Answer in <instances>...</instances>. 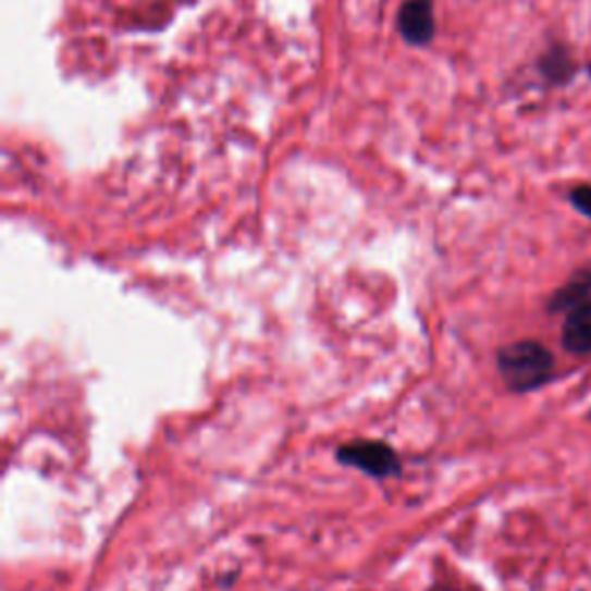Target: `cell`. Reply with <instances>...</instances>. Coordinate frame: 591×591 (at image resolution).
<instances>
[{"instance_id": "obj_1", "label": "cell", "mask_w": 591, "mask_h": 591, "mask_svg": "<svg viewBox=\"0 0 591 591\" xmlns=\"http://www.w3.org/2000/svg\"><path fill=\"white\" fill-rule=\"evenodd\" d=\"M497 370L510 393L525 395L550 384L555 356L539 340H518L497 352Z\"/></svg>"}, {"instance_id": "obj_2", "label": "cell", "mask_w": 591, "mask_h": 591, "mask_svg": "<svg viewBox=\"0 0 591 591\" xmlns=\"http://www.w3.org/2000/svg\"><path fill=\"white\" fill-rule=\"evenodd\" d=\"M335 460L342 467L358 469L360 473L377 481L399 479L403 476V460H399L397 451L379 440H356L342 444L335 451Z\"/></svg>"}, {"instance_id": "obj_3", "label": "cell", "mask_w": 591, "mask_h": 591, "mask_svg": "<svg viewBox=\"0 0 591 591\" xmlns=\"http://www.w3.org/2000/svg\"><path fill=\"white\" fill-rule=\"evenodd\" d=\"M397 26L409 45H414V47L428 45L434 37L432 0H407V3L399 8Z\"/></svg>"}, {"instance_id": "obj_4", "label": "cell", "mask_w": 591, "mask_h": 591, "mask_svg": "<svg viewBox=\"0 0 591 591\" xmlns=\"http://www.w3.org/2000/svg\"><path fill=\"white\" fill-rule=\"evenodd\" d=\"M562 347L574 356L591 354V300L566 315L562 327Z\"/></svg>"}, {"instance_id": "obj_5", "label": "cell", "mask_w": 591, "mask_h": 591, "mask_svg": "<svg viewBox=\"0 0 591 591\" xmlns=\"http://www.w3.org/2000/svg\"><path fill=\"white\" fill-rule=\"evenodd\" d=\"M591 296V271L582 269L570 275L562 287L547 298L550 315H568L570 310L580 308Z\"/></svg>"}, {"instance_id": "obj_6", "label": "cell", "mask_w": 591, "mask_h": 591, "mask_svg": "<svg viewBox=\"0 0 591 591\" xmlns=\"http://www.w3.org/2000/svg\"><path fill=\"white\" fill-rule=\"evenodd\" d=\"M539 67L550 84H566L576 72V65H574V61H570V56L564 47L547 49L543 53Z\"/></svg>"}, {"instance_id": "obj_7", "label": "cell", "mask_w": 591, "mask_h": 591, "mask_svg": "<svg viewBox=\"0 0 591 591\" xmlns=\"http://www.w3.org/2000/svg\"><path fill=\"white\" fill-rule=\"evenodd\" d=\"M570 204H574L578 213H582L584 218L591 220V185L576 187L574 193H570Z\"/></svg>"}, {"instance_id": "obj_8", "label": "cell", "mask_w": 591, "mask_h": 591, "mask_svg": "<svg viewBox=\"0 0 591 591\" xmlns=\"http://www.w3.org/2000/svg\"><path fill=\"white\" fill-rule=\"evenodd\" d=\"M428 591H463V589H457V587H453V584H444V582H440V584L430 587Z\"/></svg>"}]
</instances>
